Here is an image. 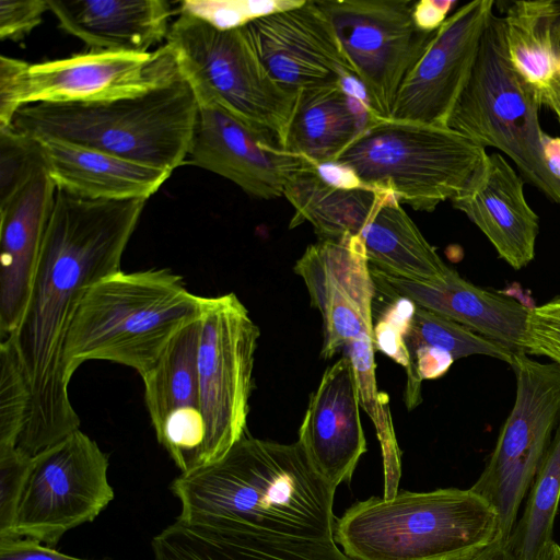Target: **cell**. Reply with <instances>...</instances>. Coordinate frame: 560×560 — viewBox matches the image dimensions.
Masks as SVG:
<instances>
[{"instance_id": "6da1fadb", "label": "cell", "mask_w": 560, "mask_h": 560, "mask_svg": "<svg viewBox=\"0 0 560 560\" xmlns=\"http://www.w3.org/2000/svg\"><path fill=\"white\" fill-rule=\"evenodd\" d=\"M144 199L94 200L56 189L28 303L11 338L31 405L18 450L33 457L79 430L68 393L65 342L84 290L120 271ZM4 339V338H3Z\"/></svg>"}, {"instance_id": "7a4b0ae2", "label": "cell", "mask_w": 560, "mask_h": 560, "mask_svg": "<svg viewBox=\"0 0 560 560\" xmlns=\"http://www.w3.org/2000/svg\"><path fill=\"white\" fill-rule=\"evenodd\" d=\"M178 517L305 539H334L336 489L298 444L246 433L220 459L171 486Z\"/></svg>"}, {"instance_id": "3957f363", "label": "cell", "mask_w": 560, "mask_h": 560, "mask_svg": "<svg viewBox=\"0 0 560 560\" xmlns=\"http://www.w3.org/2000/svg\"><path fill=\"white\" fill-rule=\"evenodd\" d=\"M207 301L165 268L101 279L84 290L72 315L65 342L68 374L84 361L105 360L144 376L173 338L202 317Z\"/></svg>"}, {"instance_id": "277c9868", "label": "cell", "mask_w": 560, "mask_h": 560, "mask_svg": "<svg viewBox=\"0 0 560 560\" xmlns=\"http://www.w3.org/2000/svg\"><path fill=\"white\" fill-rule=\"evenodd\" d=\"M498 535L495 510L470 488L371 497L347 509L334 529L353 560H462Z\"/></svg>"}, {"instance_id": "5b68a950", "label": "cell", "mask_w": 560, "mask_h": 560, "mask_svg": "<svg viewBox=\"0 0 560 560\" xmlns=\"http://www.w3.org/2000/svg\"><path fill=\"white\" fill-rule=\"evenodd\" d=\"M198 101L183 78L136 97L97 103H34L11 127L173 172L186 162Z\"/></svg>"}, {"instance_id": "8992f818", "label": "cell", "mask_w": 560, "mask_h": 560, "mask_svg": "<svg viewBox=\"0 0 560 560\" xmlns=\"http://www.w3.org/2000/svg\"><path fill=\"white\" fill-rule=\"evenodd\" d=\"M486 154L483 145L448 127L370 114L359 136L330 164L400 203L431 212L463 189Z\"/></svg>"}, {"instance_id": "52a82bcc", "label": "cell", "mask_w": 560, "mask_h": 560, "mask_svg": "<svg viewBox=\"0 0 560 560\" xmlns=\"http://www.w3.org/2000/svg\"><path fill=\"white\" fill-rule=\"evenodd\" d=\"M540 96L514 69L506 50L502 16L493 14L481 37L470 75L447 127L499 149L521 176L560 205V180L548 171L538 113Z\"/></svg>"}, {"instance_id": "ba28073f", "label": "cell", "mask_w": 560, "mask_h": 560, "mask_svg": "<svg viewBox=\"0 0 560 560\" xmlns=\"http://www.w3.org/2000/svg\"><path fill=\"white\" fill-rule=\"evenodd\" d=\"M166 43L198 103L218 104L271 136L282 149L299 93L269 74L244 26L221 31L178 13Z\"/></svg>"}, {"instance_id": "9c48e42d", "label": "cell", "mask_w": 560, "mask_h": 560, "mask_svg": "<svg viewBox=\"0 0 560 560\" xmlns=\"http://www.w3.org/2000/svg\"><path fill=\"white\" fill-rule=\"evenodd\" d=\"M108 456L80 429L31 457L8 529L46 546L93 522L114 500Z\"/></svg>"}, {"instance_id": "30bf717a", "label": "cell", "mask_w": 560, "mask_h": 560, "mask_svg": "<svg viewBox=\"0 0 560 560\" xmlns=\"http://www.w3.org/2000/svg\"><path fill=\"white\" fill-rule=\"evenodd\" d=\"M511 366L516 380L514 405L470 487L495 510L498 539L503 540L515 526L521 503L560 421V366L534 360L524 351L514 353Z\"/></svg>"}, {"instance_id": "8fae6325", "label": "cell", "mask_w": 560, "mask_h": 560, "mask_svg": "<svg viewBox=\"0 0 560 560\" xmlns=\"http://www.w3.org/2000/svg\"><path fill=\"white\" fill-rule=\"evenodd\" d=\"M260 331L234 293L208 298L198 346L199 407L206 427L203 466L246 433Z\"/></svg>"}, {"instance_id": "7c38bea8", "label": "cell", "mask_w": 560, "mask_h": 560, "mask_svg": "<svg viewBox=\"0 0 560 560\" xmlns=\"http://www.w3.org/2000/svg\"><path fill=\"white\" fill-rule=\"evenodd\" d=\"M349 60L370 114L389 119L398 90L433 32L420 30L410 0H317Z\"/></svg>"}, {"instance_id": "4fadbf2b", "label": "cell", "mask_w": 560, "mask_h": 560, "mask_svg": "<svg viewBox=\"0 0 560 560\" xmlns=\"http://www.w3.org/2000/svg\"><path fill=\"white\" fill-rule=\"evenodd\" d=\"M183 78L165 43L147 52L90 50L30 65L19 78V103H97L143 95Z\"/></svg>"}, {"instance_id": "5bb4252c", "label": "cell", "mask_w": 560, "mask_h": 560, "mask_svg": "<svg viewBox=\"0 0 560 560\" xmlns=\"http://www.w3.org/2000/svg\"><path fill=\"white\" fill-rule=\"evenodd\" d=\"M494 0L470 1L433 32L398 90L390 119L447 127L494 14Z\"/></svg>"}, {"instance_id": "9a60e30c", "label": "cell", "mask_w": 560, "mask_h": 560, "mask_svg": "<svg viewBox=\"0 0 560 560\" xmlns=\"http://www.w3.org/2000/svg\"><path fill=\"white\" fill-rule=\"evenodd\" d=\"M244 30L269 74L289 91L355 81L317 0H303L298 7L259 16Z\"/></svg>"}, {"instance_id": "2e32d148", "label": "cell", "mask_w": 560, "mask_h": 560, "mask_svg": "<svg viewBox=\"0 0 560 560\" xmlns=\"http://www.w3.org/2000/svg\"><path fill=\"white\" fill-rule=\"evenodd\" d=\"M186 164L215 173L247 195L273 199L304 161L271 136L214 103H198Z\"/></svg>"}, {"instance_id": "e0dca14e", "label": "cell", "mask_w": 560, "mask_h": 560, "mask_svg": "<svg viewBox=\"0 0 560 560\" xmlns=\"http://www.w3.org/2000/svg\"><path fill=\"white\" fill-rule=\"evenodd\" d=\"M293 270L323 317V359L373 332L375 281L358 236L319 240L307 246Z\"/></svg>"}, {"instance_id": "ac0fdd59", "label": "cell", "mask_w": 560, "mask_h": 560, "mask_svg": "<svg viewBox=\"0 0 560 560\" xmlns=\"http://www.w3.org/2000/svg\"><path fill=\"white\" fill-rule=\"evenodd\" d=\"M201 318L184 327L142 376L144 400L156 439L180 474L203 466L206 427L198 384Z\"/></svg>"}, {"instance_id": "d6986e66", "label": "cell", "mask_w": 560, "mask_h": 560, "mask_svg": "<svg viewBox=\"0 0 560 560\" xmlns=\"http://www.w3.org/2000/svg\"><path fill=\"white\" fill-rule=\"evenodd\" d=\"M359 407L354 369L343 355L326 369L312 394L296 441L313 468L335 488L351 480L366 452Z\"/></svg>"}, {"instance_id": "ffe728a7", "label": "cell", "mask_w": 560, "mask_h": 560, "mask_svg": "<svg viewBox=\"0 0 560 560\" xmlns=\"http://www.w3.org/2000/svg\"><path fill=\"white\" fill-rule=\"evenodd\" d=\"M55 196L44 163L0 202V339L12 336L24 316Z\"/></svg>"}, {"instance_id": "44dd1931", "label": "cell", "mask_w": 560, "mask_h": 560, "mask_svg": "<svg viewBox=\"0 0 560 560\" xmlns=\"http://www.w3.org/2000/svg\"><path fill=\"white\" fill-rule=\"evenodd\" d=\"M451 202L513 269L520 270L535 258L539 217L526 201L523 177L502 154L487 153Z\"/></svg>"}, {"instance_id": "7402d4cb", "label": "cell", "mask_w": 560, "mask_h": 560, "mask_svg": "<svg viewBox=\"0 0 560 560\" xmlns=\"http://www.w3.org/2000/svg\"><path fill=\"white\" fill-rule=\"evenodd\" d=\"M375 283L397 298L454 320L513 352L524 351L529 308L506 294L482 289L451 268L430 281H412L371 268ZM525 352V351H524Z\"/></svg>"}, {"instance_id": "603a6c76", "label": "cell", "mask_w": 560, "mask_h": 560, "mask_svg": "<svg viewBox=\"0 0 560 560\" xmlns=\"http://www.w3.org/2000/svg\"><path fill=\"white\" fill-rule=\"evenodd\" d=\"M154 560H353L335 539H305L177 517L153 537Z\"/></svg>"}, {"instance_id": "cb8c5ba5", "label": "cell", "mask_w": 560, "mask_h": 560, "mask_svg": "<svg viewBox=\"0 0 560 560\" xmlns=\"http://www.w3.org/2000/svg\"><path fill=\"white\" fill-rule=\"evenodd\" d=\"M387 195L334 164L304 159L287 178L282 196L294 210L290 229L308 222L319 240H337L358 236Z\"/></svg>"}, {"instance_id": "d4e9b609", "label": "cell", "mask_w": 560, "mask_h": 560, "mask_svg": "<svg viewBox=\"0 0 560 560\" xmlns=\"http://www.w3.org/2000/svg\"><path fill=\"white\" fill-rule=\"evenodd\" d=\"M32 138L38 144L56 189L81 198L148 200L172 174L72 142Z\"/></svg>"}, {"instance_id": "484cf974", "label": "cell", "mask_w": 560, "mask_h": 560, "mask_svg": "<svg viewBox=\"0 0 560 560\" xmlns=\"http://www.w3.org/2000/svg\"><path fill=\"white\" fill-rule=\"evenodd\" d=\"M48 8L61 30L103 51H150L166 40L173 14L164 0H49Z\"/></svg>"}, {"instance_id": "4316f807", "label": "cell", "mask_w": 560, "mask_h": 560, "mask_svg": "<svg viewBox=\"0 0 560 560\" xmlns=\"http://www.w3.org/2000/svg\"><path fill=\"white\" fill-rule=\"evenodd\" d=\"M361 96L338 82L299 92L282 149L316 165L332 163L365 127Z\"/></svg>"}, {"instance_id": "83f0119b", "label": "cell", "mask_w": 560, "mask_h": 560, "mask_svg": "<svg viewBox=\"0 0 560 560\" xmlns=\"http://www.w3.org/2000/svg\"><path fill=\"white\" fill-rule=\"evenodd\" d=\"M358 238L370 267L387 276L430 281L451 269L392 194L378 206Z\"/></svg>"}, {"instance_id": "f1b7e54d", "label": "cell", "mask_w": 560, "mask_h": 560, "mask_svg": "<svg viewBox=\"0 0 560 560\" xmlns=\"http://www.w3.org/2000/svg\"><path fill=\"white\" fill-rule=\"evenodd\" d=\"M550 13L551 0H525L510 2L502 16L509 58L545 106L560 94Z\"/></svg>"}, {"instance_id": "f546056e", "label": "cell", "mask_w": 560, "mask_h": 560, "mask_svg": "<svg viewBox=\"0 0 560 560\" xmlns=\"http://www.w3.org/2000/svg\"><path fill=\"white\" fill-rule=\"evenodd\" d=\"M560 501V421L529 488L525 510L508 538L520 560H536L552 539Z\"/></svg>"}, {"instance_id": "4dcf8cb0", "label": "cell", "mask_w": 560, "mask_h": 560, "mask_svg": "<svg viewBox=\"0 0 560 560\" xmlns=\"http://www.w3.org/2000/svg\"><path fill=\"white\" fill-rule=\"evenodd\" d=\"M343 349L354 369L360 404L372 418L377 431L384 467L383 497L389 499L399 492L401 462L387 404L376 389L373 332L362 335Z\"/></svg>"}, {"instance_id": "1f68e13d", "label": "cell", "mask_w": 560, "mask_h": 560, "mask_svg": "<svg viewBox=\"0 0 560 560\" xmlns=\"http://www.w3.org/2000/svg\"><path fill=\"white\" fill-rule=\"evenodd\" d=\"M404 341L407 353L412 349L429 348L450 354L454 360L481 354L511 365L515 353L503 345L416 304Z\"/></svg>"}, {"instance_id": "d6a6232c", "label": "cell", "mask_w": 560, "mask_h": 560, "mask_svg": "<svg viewBox=\"0 0 560 560\" xmlns=\"http://www.w3.org/2000/svg\"><path fill=\"white\" fill-rule=\"evenodd\" d=\"M31 405L30 386L11 338L0 339V450H16Z\"/></svg>"}, {"instance_id": "836d02e7", "label": "cell", "mask_w": 560, "mask_h": 560, "mask_svg": "<svg viewBox=\"0 0 560 560\" xmlns=\"http://www.w3.org/2000/svg\"><path fill=\"white\" fill-rule=\"evenodd\" d=\"M303 0L276 1H182L178 13L194 15L211 26L229 31L245 26L253 20L300 5Z\"/></svg>"}, {"instance_id": "e575fe53", "label": "cell", "mask_w": 560, "mask_h": 560, "mask_svg": "<svg viewBox=\"0 0 560 560\" xmlns=\"http://www.w3.org/2000/svg\"><path fill=\"white\" fill-rule=\"evenodd\" d=\"M44 161L36 140L0 127V202L11 197Z\"/></svg>"}, {"instance_id": "d590c367", "label": "cell", "mask_w": 560, "mask_h": 560, "mask_svg": "<svg viewBox=\"0 0 560 560\" xmlns=\"http://www.w3.org/2000/svg\"><path fill=\"white\" fill-rule=\"evenodd\" d=\"M523 348L560 366V295L529 308Z\"/></svg>"}, {"instance_id": "8d00e7d4", "label": "cell", "mask_w": 560, "mask_h": 560, "mask_svg": "<svg viewBox=\"0 0 560 560\" xmlns=\"http://www.w3.org/2000/svg\"><path fill=\"white\" fill-rule=\"evenodd\" d=\"M413 310L415 303L399 298L373 327L374 347L405 368L408 366V353L404 336Z\"/></svg>"}, {"instance_id": "74e56055", "label": "cell", "mask_w": 560, "mask_h": 560, "mask_svg": "<svg viewBox=\"0 0 560 560\" xmlns=\"http://www.w3.org/2000/svg\"><path fill=\"white\" fill-rule=\"evenodd\" d=\"M47 10L44 0H0L1 39L21 42L40 24Z\"/></svg>"}, {"instance_id": "f35d334b", "label": "cell", "mask_w": 560, "mask_h": 560, "mask_svg": "<svg viewBox=\"0 0 560 560\" xmlns=\"http://www.w3.org/2000/svg\"><path fill=\"white\" fill-rule=\"evenodd\" d=\"M0 560H112L84 559L58 551L26 537H0Z\"/></svg>"}, {"instance_id": "ab89813d", "label": "cell", "mask_w": 560, "mask_h": 560, "mask_svg": "<svg viewBox=\"0 0 560 560\" xmlns=\"http://www.w3.org/2000/svg\"><path fill=\"white\" fill-rule=\"evenodd\" d=\"M25 61L8 56L0 58V127L10 126L21 108L18 100L19 78Z\"/></svg>"}, {"instance_id": "60d3db41", "label": "cell", "mask_w": 560, "mask_h": 560, "mask_svg": "<svg viewBox=\"0 0 560 560\" xmlns=\"http://www.w3.org/2000/svg\"><path fill=\"white\" fill-rule=\"evenodd\" d=\"M456 1L421 0L415 3L413 19L417 26L424 32L436 31L447 19Z\"/></svg>"}, {"instance_id": "b9f144b4", "label": "cell", "mask_w": 560, "mask_h": 560, "mask_svg": "<svg viewBox=\"0 0 560 560\" xmlns=\"http://www.w3.org/2000/svg\"><path fill=\"white\" fill-rule=\"evenodd\" d=\"M462 560H520L511 549L508 539H495L481 551Z\"/></svg>"}, {"instance_id": "7bdbcfd3", "label": "cell", "mask_w": 560, "mask_h": 560, "mask_svg": "<svg viewBox=\"0 0 560 560\" xmlns=\"http://www.w3.org/2000/svg\"><path fill=\"white\" fill-rule=\"evenodd\" d=\"M542 152L549 173L560 180V137L545 135L542 140Z\"/></svg>"}, {"instance_id": "ee69618b", "label": "cell", "mask_w": 560, "mask_h": 560, "mask_svg": "<svg viewBox=\"0 0 560 560\" xmlns=\"http://www.w3.org/2000/svg\"><path fill=\"white\" fill-rule=\"evenodd\" d=\"M550 27L557 58V79L560 83V0H551Z\"/></svg>"}, {"instance_id": "f6af8a7d", "label": "cell", "mask_w": 560, "mask_h": 560, "mask_svg": "<svg viewBox=\"0 0 560 560\" xmlns=\"http://www.w3.org/2000/svg\"><path fill=\"white\" fill-rule=\"evenodd\" d=\"M536 560H560V545L551 540L546 544Z\"/></svg>"}, {"instance_id": "bcb514c9", "label": "cell", "mask_w": 560, "mask_h": 560, "mask_svg": "<svg viewBox=\"0 0 560 560\" xmlns=\"http://www.w3.org/2000/svg\"><path fill=\"white\" fill-rule=\"evenodd\" d=\"M549 108L553 110L555 115H556V116H557V118H558L559 125H560V98H559V100H557V101H555V102L550 105V107H549Z\"/></svg>"}]
</instances>
